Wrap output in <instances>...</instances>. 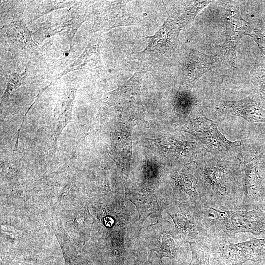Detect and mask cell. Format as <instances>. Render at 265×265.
<instances>
[{"instance_id": "obj_2", "label": "cell", "mask_w": 265, "mask_h": 265, "mask_svg": "<svg viewBox=\"0 0 265 265\" xmlns=\"http://www.w3.org/2000/svg\"><path fill=\"white\" fill-rule=\"evenodd\" d=\"M216 213L214 218L203 217L202 224L210 241L226 240L237 233L265 236V211L225 210L206 206Z\"/></svg>"}, {"instance_id": "obj_6", "label": "cell", "mask_w": 265, "mask_h": 265, "mask_svg": "<svg viewBox=\"0 0 265 265\" xmlns=\"http://www.w3.org/2000/svg\"><path fill=\"white\" fill-rule=\"evenodd\" d=\"M193 120L191 133L199 140L206 151L214 155L227 156L241 146L240 141L227 139L220 133L215 123L207 118L202 111Z\"/></svg>"}, {"instance_id": "obj_3", "label": "cell", "mask_w": 265, "mask_h": 265, "mask_svg": "<svg viewBox=\"0 0 265 265\" xmlns=\"http://www.w3.org/2000/svg\"><path fill=\"white\" fill-rule=\"evenodd\" d=\"M210 242L211 253L220 265H243L248 261H265V238H253L238 243L226 240Z\"/></svg>"}, {"instance_id": "obj_10", "label": "cell", "mask_w": 265, "mask_h": 265, "mask_svg": "<svg viewBox=\"0 0 265 265\" xmlns=\"http://www.w3.org/2000/svg\"><path fill=\"white\" fill-rule=\"evenodd\" d=\"M172 218L176 228L186 236H189L194 238H202V235L205 238H207L205 229L203 225H197L180 214H169Z\"/></svg>"}, {"instance_id": "obj_4", "label": "cell", "mask_w": 265, "mask_h": 265, "mask_svg": "<svg viewBox=\"0 0 265 265\" xmlns=\"http://www.w3.org/2000/svg\"><path fill=\"white\" fill-rule=\"evenodd\" d=\"M265 152L264 145L251 144L244 147L241 152L242 159L243 205L250 207L262 201L265 197V185L259 171L260 160Z\"/></svg>"}, {"instance_id": "obj_16", "label": "cell", "mask_w": 265, "mask_h": 265, "mask_svg": "<svg viewBox=\"0 0 265 265\" xmlns=\"http://www.w3.org/2000/svg\"><path fill=\"white\" fill-rule=\"evenodd\" d=\"M254 265H265V261L256 262Z\"/></svg>"}, {"instance_id": "obj_7", "label": "cell", "mask_w": 265, "mask_h": 265, "mask_svg": "<svg viewBox=\"0 0 265 265\" xmlns=\"http://www.w3.org/2000/svg\"><path fill=\"white\" fill-rule=\"evenodd\" d=\"M218 108L251 123H265V100L259 96L238 101H223Z\"/></svg>"}, {"instance_id": "obj_1", "label": "cell", "mask_w": 265, "mask_h": 265, "mask_svg": "<svg viewBox=\"0 0 265 265\" xmlns=\"http://www.w3.org/2000/svg\"><path fill=\"white\" fill-rule=\"evenodd\" d=\"M203 156L198 167L199 192L205 206L232 210L243 205V173L240 160L225 156Z\"/></svg>"}, {"instance_id": "obj_9", "label": "cell", "mask_w": 265, "mask_h": 265, "mask_svg": "<svg viewBox=\"0 0 265 265\" xmlns=\"http://www.w3.org/2000/svg\"><path fill=\"white\" fill-rule=\"evenodd\" d=\"M128 0H118L110 2L104 14L96 22V28L108 30L119 26L135 25V18L126 9Z\"/></svg>"}, {"instance_id": "obj_11", "label": "cell", "mask_w": 265, "mask_h": 265, "mask_svg": "<svg viewBox=\"0 0 265 265\" xmlns=\"http://www.w3.org/2000/svg\"><path fill=\"white\" fill-rule=\"evenodd\" d=\"M192 258L188 265H211V249L209 243L205 240L190 242Z\"/></svg>"}, {"instance_id": "obj_13", "label": "cell", "mask_w": 265, "mask_h": 265, "mask_svg": "<svg viewBox=\"0 0 265 265\" xmlns=\"http://www.w3.org/2000/svg\"><path fill=\"white\" fill-rule=\"evenodd\" d=\"M243 35L251 36L258 45L260 51L265 58V32L255 28L250 23L246 22Z\"/></svg>"}, {"instance_id": "obj_14", "label": "cell", "mask_w": 265, "mask_h": 265, "mask_svg": "<svg viewBox=\"0 0 265 265\" xmlns=\"http://www.w3.org/2000/svg\"><path fill=\"white\" fill-rule=\"evenodd\" d=\"M255 84L259 92V96L265 100V71H260L255 79Z\"/></svg>"}, {"instance_id": "obj_8", "label": "cell", "mask_w": 265, "mask_h": 265, "mask_svg": "<svg viewBox=\"0 0 265 265\" xmlns=\"http://www.w3.org/2000/svg\"><path fill=\"white\" fill-rule=\"evenodd\" d=\"M186 51V59L183 67V75L187 83L192 84L214 66L216 63V58L205 54L193 48Z\"/></svg>"}, {"instance_id": "obj_5", "label": "cell", "mask_w": 265, "mask_h": 265, "mask_svg": "<svg viewBox=\"0 0 265 265\" xmlns=\"http://www.w3.org/2000/svg\"><path fill=\"white\" fill-rule=\"evenodd\" d=\"M186 26L176 16L169 14L159 29L152 36H146L147 45L139 53L143 57H168L179 49L182 44L179 36Z\"/></svg>"}, {"instance_id": "obj_12", "label": "cell", "mask_w": 265, "mask_h": 265, "mask_svg": "<svg viewBox=\"0 0 265 265\" xmlns=\"http://www.w3.org/2000/svg\"><path fill=\"white\" fill-rule=\"evenodd\" d=\"M154 250L159 255L161 263L163 257L174 258L176 255V247L173 238L169 234H163L156 244Z\"/></svg>"}, {"instance_id": "obj_15", "label": "cell", "mask_w": 265, "mask_h": 265, "mask_svg": "<svg viewBox=\"0 0 265 265\" xmlns=\"http://www.w3.org/2000/svg\"><path fill=\"white\" fill-rule=\"evenodd\" d=\"M104 225L107 227H111L114 224V219L110 216H106L103 220Z\"/></svg>"}]
</instances>
